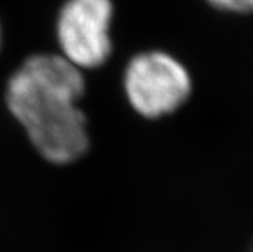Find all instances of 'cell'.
I'll use <instances>...</instances> for the list:
<instances>
[{
  "label": "cell",
  "instance_id": "cell-5",
  "mask_svg": "<svg viewBox=\"0 0 253 252\" xmlns=\"http://www.w3.org/2000/svg\"><path fill=\"white\" fill-rule=\"evenodd\" d=\"M0 49H2V25H0Z\"/></svg>",
  "mask_w": 253,
  "mask_h": 252
},
{
  "label": "cell",
  "instance_id": "cell-4",
  "mask_svg": "<svg viewBox=\"0 0 253 252\" xmlns=\"http://www.w3.org/2000/svg\"><path fill=\"white\" fill-rule=\"evenodd\" d=\"M211 6L220 11L234 14H250L253 12V0H206Z\"/></svg>",
  "mask_w": 253,
  "mask_h": 252
},
{
  "label": "cell",
  "instance_id": "cell-2",
  "mask_svg": "<svg viewBox=\"0 0 253 252\" xmlns=\"http://www.w3.org/2000/svg\"><path fill=\"white\" fill-rule=\"evenodd\" d=\"M123 87L130 106L146 119H161L188 101L193 81L180 61L170 53L149 50L126 65Z\"/></svg>",
  "mask_w": 253,
  "mask_h": 252
},
{
  "label": "cell",
  "instance_id": "cell-1",
  "mask_svg": "<svg viewBox=\"0 0 253 252\" xmlns=\"http://www.w3.org/2000/svg\"><path fill=\"white\" fill-rule=\"evenodd\" d=\"M81 68L55 53L29 56L11 75L5 101L37 152L52 164H72L89 148Z\"/></svg>",
  "mask_w": 253,
  "mask_h": 252
},
{
  "label": "cell",
  "instance_id": "cell-3",
  "mask_svg": "<svg viewBox=\"0 0 253 252\" xmlns=\"http://www.w3.org/2000/svg\"><path fill=\"white\" fill-rule=\"evenodd\" d=\"M111 0H67L56 20L61 56L81 70L102 67L112 53Z\"/></svg>",
  "mask_w": 253,
  "mask_h": 252
}]
</instances>
